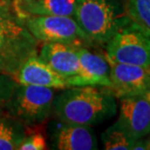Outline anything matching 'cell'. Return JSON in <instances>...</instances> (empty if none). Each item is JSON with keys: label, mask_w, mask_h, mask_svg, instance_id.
<instances>
[{"label": "cell", "mask_w": 150, "mask_h": 150, "mask_svg": "<svg viewBox=\"0 0 150 150\" xmlns=\"http://www.w3.org/2000/svg\"><path fill=\"white\" fill-rule=\"evenodd\" d=\"M115 97L107 87L78 86L58 90L52 114L60 121L93 126L116 114Z\"/></svg>", "instance_id": "6da1fadb"}, {"label": "cell", "mask_w": 150, "mask_h": 150, "mask_svg": "<svg viewBox=\"0 0 150 150\" xmlns=\"http://www.w3.org/2000/svg\"><path fill=\"white\" fill-rule=\"evenodd\" d=\"M39 42L11 6L0 0V72L15 76L25 60L38 55Z\"/></svg>", "instance_id": "7a4b0ae2"}, {"label": "cell", "mask_w": 150, "mask_h": 150, "mask_svg": "<svg viewBox=\"0 0 150 150\" xmlns=\"http://www.w3.org/2000/svg\"><path fill=\"white\" fill-rule=\"evenodd\" d=\"M74 19L97 45H106L131 21L121 0H78Z\"/></svg>", "instance_id": "3957f363"}, {"label": "cell", "mask_w": 150, "mask_h": 150, "mask_svg": "<svg viewBox=\"0 0 150 150\" xmlns=\"http://www.w3.org/2000/svg\"><path fill=\"white\" fill-rule=\"evenodd\" d=\"M57 92L52 88L17 83L8 101L6 114L21 121L25 127L42 125L52 114Z\"/></svg>", "instance_id": "277c9868"}, {"label": "cell", "mask_w": 150, "mask_h": 150, "mask_svg": "<svg viewBox=\"0 0 150 150\" xmlns=\"http://www.w3.org/2000/svg\"><path fill=\"white\" fill-rule=\"evenodd\" d=\"M113 62L150 67V30L131 20L106 44Z\"/></svg>", "instance_id": "5b68a950"}, {"label": "cell", "mask_w": 150, "mask_h": 150, "mask_svg": "<svg viewBox=\"0 0 150 150\" xmlns=\"http://www.w3.org/2000/svg\"><path fill=\"white\" fill-rule=\"evenodd\" d=\"M24 25L38 42H59L78 47H89L93 43L69 16H22Z\"/></svg>", "instance_id": "8992f818"}, {"label": "cell", "mask_w": 150, "mask_h": 150, "mask_svg": "<svg viewBox=\"0 0 150 150\" xmlns=\"http://www.w3.org/2000/svg\"><path fill=\"white\" fill-rule=\"evenodd\" d=\"M107 59L110 66V86L108 89L114 97L145 95L150 92V67L116 62L108 57Z\"/></svg>", "instance_id": "52a82bcc"}, {"label": "cell", "mask_w": 150, "mask_h": 150, "mask_svg": "<svg viewBox=\"0 0 150 150\" xmlns=\"http://www.w3.org/2000/svg\"><path fill=\"white\" fill-rule=\"evenodd\" d=\"M50 146L54 150L98 149L96 135L91 126L67 123L58 119L50 124Z\"/></svg>", "instance_id": "ba28073f"}, {"label": "cell", "mask_w": 150, "mask_h": 150, "mask_svg": "<svg viewBox=\"0 0 150 150\" xmlns=\"http://www.w3.org/2000/svg\"><path fill=\"white\" fill-rule=\"evenodd\" d=\"M117 122L134 139H140L150 133V103L144 95L119 98Z\"/></svg>", "instance_id": "9c48e42d"}, {"label": "cell", "mask_w": 150, "mask_h": 150, "mask_svg": "<svg viewBox=\"0 0 150 150\" xmlns=\"http://www.w3.org/2000/svg\"><path fill=\"white\" fill-rule=\"evenodd\" d=\"M79 59V75L70 82L71 87L78 86H110V66L106 55L94 53L88 47H78Z\"/></svg>", "instance_id": "30bf717a"}, {"label": "cell", "mask_w": 150, "mask_h": 150, "mask_svg": "<svg viewBox=\"0 0 150 150\" xmlns=\"http://www.w3.org/2000/svg\"><path fill=\"white\" fill-rule=\"evenodd\" d=\"M38 57L68 82L79 75L81 65L78 46L72 44L47 42L43 43L38 51Z\"/></svg>", "instance_id": "8fae6325"}, {"label": "cell", "mask_w": 150, "mask_h": 150, "mask_svg": "<svg viewBox=\"0 0 150 150\" xmlns=\"http://www.w3.org/2000/svg\"><path fill=\"white\" fill-rule=\"evenodd\" d=\"M14 78L17 83L21 84L42 86L56 90L69 88L66 79L43 62L38 55L30 57L25 60Z\"/></svg>", "instance_id": "7c38bea8"}, {"label": "cell", "mask_w": 150, "mask_h": 150, "mask_svg": "<svg viewBox=\"0 0 150 150\" xmlns=\"http://www.w3.org/2000/svg\"><path fill=\"white\" fill-rule=\"evenodd\" d=\"M78 0H9L18 17L69 16L74 17Z\"/></svg>", "instance_id": "4fadbf2b"}, {"label": "cell", "mask_w": 150, "mask_h": 150, "mask_svg": "<svg viewBox=\"0 0 150 150\" xmlns=\"http://www.w3.org/2000/svg\"><path fill=\"white\" fill-rule=\"evenodd\" d=\"M25 136V126L8 114L0 115V150H18Z\"/></svg>", "instance_id": "5bb4252c"}, {"label": "cell", "mask_w": 150, "mask_h": 150, "mask_svg": "<svg viewBox=\"0 0 150 150\" xmlns=\"http://www.w3.org/2000/svg\"><path fill=\"white\" fill-rule=\"evenodd\" d=\"M101 139L104 148L107 150H133L137 141L117 121L105 130Z\"/></svg>", "instance_id": "9a60e30c"}, {"label": "cell", "mask_w": 150, "mask_h": 150, "mask_svg": "<svg viewBox=\"0 0 150 150\" xmlns=\"http://www.w3.org/2000/svg\"><path fill=\"white\" fill-rule=\"evenodd\" d=\"M124 8L133 22L150 30V0H126Z\"/></svg>", "instance_id": "2e32d148"}, {"label": "cell", "mask_w": 150, "mask_h": 150, "mask_svg": "<svg viewBox=\"0 0 150 150\" xmlns=\"http://www.w3.org/2000/svg\"><path fill=\"white\" fill-rule=\"evenodd\" d=\"M47 148V139L42 132L41 125L25 127V136L18 150H45Z\"/></svg>", "instance_id": "e0dca14e"}, {"label": "cell", "mask_w": 150, "mask_h": 150, "mask_svg": "<svg viewBox=\"0 0 150 150\" xmlns=\"http://www.w3.org/2000/svg\"><path fill=\"white\" fill-rule=\"evenodd\" d=\"M17 85L14 76L0 72V115L6 113L8 101Z\"/></svg>", "instance_id": "ac0fdd59"}, {"label": "cell", "mask_w": 150, "mask_h": 150, "mask_svg": "<svg viewBox=\"0 0 150 150\" xmlns=\"http://www.w3.org/2000/svg\"><path fill=\"white\" fill-rule=\"evenodd\" d=\"M133 150H147V141L142 140V139H137L133 146Z\"/></svg>", "instance_id": "d6986e66"}, {"label": "cell", "mask_w": 150, "mask_h": 150, "mask_svg": "<svg viewBox=\"0 0 150 150\" xmlns=\"http://www.w3.org/2000/svg\"><path fill=\"white\" fill-rule=\"evenodd\" d=\"M144 97H145L146 98H147V100H148V101H149V103H150V92H149V93H147V94H146V95H144Z\"/></svg>", "instance_id": "ffe728a7"}, {"label": "cell", "mask_w": 150, "mask_h": 150, "mask_svg": "<svg viewBox=\"0 0 150 150\" xmlns=\"http://www.w3.org/2000/svg\"><path fill=\"white\" fill-rule=\"evenodd\" d=\"M147 149L150 150V139H149V141H147Z\"/></svg>", "instance_id": "44dd1931"}]
</instances>
